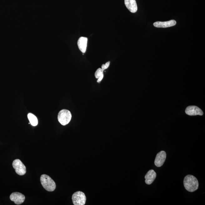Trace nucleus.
I'll return each mask as SVG.
<instances>
[{
    "label": "nucleus",
    "mask_w": 205,
    "mask_h": 205,
    "mask_svg": "<svg viewBox=\"0 0 205 205\" xmlns=\"http://www.w3.org/2000/svg\"><path fill=\"white\" fill-rule=\"evenodd\" d=\"M28 117L30 124L33 126H36L38 125V121L37 117L32 113L28 114Z\"/></svg>",
    "instance_id": "obj_13"
},
{
    "label": "nucleus",
    "mask_w": 205,
    "mask_h": 205,
    "mask_svg": "<svg viewBox=\"0 0 205 205\" xmlns=\"http://www.w3.org/2000/svg\"><path fill=\"white\" fill-rule=\"evenodd\" d=\"M183 184L187 190L193 192L198 188L199 183L197 178L191 175L185 176L183 181Z\"/></svg>",
    "instance_id": "obj_1"
},
{
    "label": "nucleus",
    "mask_w": 205,
    "mask_h": 205,
    "mask_svg": "<svg viewBox=\"0 0 205 205\" xmlns=\"http://www.w3.org/2000/svg\"><path fill=\"white\" fill-rule=\"evenodd\" d=\"M103 76H104V74H103L101 75L100 76V77L99 78H98L97 81V83H100V82L101 81V80H102L103 79Z\"/></svg>",
    "instance_id": "obj_16"
},
{
    "label": "nucleus",
    "mask_w": 205,
    "mask_h": 205,
    "mask_svg": "<svg viewBox=\"0 0 205 205\" xmlns=\"http://www.w3.org/2000/svg\"><path fill=\"white\" fill-rule=\"evenodd\" d=\"M11 201H13L16 204L20 205L24 202L25 197L23 194L19 192H14L10 196Z\"/></svg>",
    "instance_id": "obj_6"
},
{
    "label": "nucleus",
    "mask_w": 205,
    "mask_h": 205,
    "mask_svg": "<svg viewBox=\"0 0 205 205\" xmlns=\"http://www.w3.org/2000/svg\"><path fill=\"white\" fill-rule=\"evenodd\" d=\"M12 165L13 168L15 169L16 172L19 175H24L26 173V167L20 160L16 159L14 160Z\"/></svg>",
    "instance_id": "obj_5"
},
{
    "label": "nucleus",
    "mask_w": 205,
    "mask_h": 205,
    "mask_svg": "<svg viewBox=\"0 0 205 205\" xmlns=\"http://www.w3.org/2000/svg\"><path fill=\"white\" fill-rule=\"evenodd\" d=\"M156 174L154 170H150L147 172L145 176V183L147 185H151L156 177Z\"/></svg>",
    "instance_id": "obj_12"
},
{
    "label": "nucleus",
    "mask_w": 205,
    "mask_h": 205,
    "mask_svg": "<svg viewBox=\"0 0 205 205\" xmlns=\"http://www.w3.org/2000/svg\"><path fill=\"white\" fill-rule=\"evenodd\" d=\"M167 157V154L164 151H160L157 154L154 163L156 167H160L162 166L165 163Z\"/></svg>",
    "instance_id": "obj_7"
},
{
    "label": "nucleus",
    "mask_w": 205,
    "mask_h": 205,
    "mask_svg": "<svg viewBox=\"0 0 205 205\" xmlns=\"http://www.w3.org/2000/svg\"><path fill=\"white\" fill-rule=\"evenodd\" d=\"M110 64V62L109 61L107 62L106 64H103L101 66V69H102L103 71H104L105 69H107L109 67Z\"/></svg>",
    "instance_id": "obj_15"
},
{
    "label": "nucleus",
    "mask_w": 205,
    "mask_h": 205,
    "mask_svg": "<svg viewBox=\"0 0 205 205\" xmlns=\"http://www.w3.org/2000/svg\"><path fill=\"white\" fill-rule=\"evenodd\" d=\"M72 115L69 110L64 109L59 112L58 115L59 122L62 126H65L69 124L72 119Z\"/></svg>",
    "instance_id": "obj_3"
},
{
    "label": "nucleus",
    "mask_w": 205,
    "mask_h": 205,
    "mask_svg": "<svg viewBox=\"0 0 205 205\" xmlns=\"http://www.w3.org/2000/svg\"><path fill=\"white\" fill-rule=\"evenodd\" d=\"M103 72H104V71H103L101 68L98 69L95 72V78L98 79L101 75L103 74Z\"/></svg>",
    "instance_id": "obj_14"
},
{
    "label": "nucleus",
    "mask_w": 205,
    "mask_h": 205,
    "mask_svg": "<svg viewBox=\"0 0 205 205\" xmlns=\"http://www.w3.org/2000/svg\"><path fill=\"white\" fill-rule=\"evenodd\" d=\"M40 182L42 186L47 191H54L56 188L54 181L47 175L43 174L41 176Z\"/></svg>",
    "instance_id": "obj_2"
},
{
    "label": "nucleus",
    "mask_w": 205,
    "mask_h": 205,
    "mask_svg": "<svg viewBox=\"0 0 205 205\" xmlns=\"http://www.w3.org/2000/svg\"><path fill=\"white\" fill-rule=\"evenodd\" d=\"M87 41V37H80L78 41V46L80 51L83 53H85L86 51Z\"/></svg>",
    "instance_id": "obj_11"
},
{
    "label": "nucleus",
    "mask_w": 205,
    "mask_h": 205,
    "mask_svg": "<svg viewBox=\"0 0 205 205\" xmlns=\"http://www.w3.org/2000/svg\"><path fill=\"white\" fill-rule=\"evenodd\" d=\"M72 199L73 204L74 205H84L86 202V197L83 192L78 191L73 194Z\"/></svg>",
    "instance_id": "obj_4"
},
{
    "label": "nucleus",
    "mask_w": 205,
    "mask_h": 205,
    "mask_svg": "<svg viewBox=\"0 0 205 205\" xmlns=\"http://www.w3.org/2000/svg\"><path fill=\"white\" fill-rule=\"evenodd\" d=\"M125 4L128 10L131 13H136L138 7L135 0H125Z\"/></svg>",
    "instance_id": "obj_10"
},
{
    "label": "nucleus",
    "mask_w": 205,
    "mask_h": 205,
    "mask_svg": "<svg viewBox=\"0 0 205 205\" xmlns=\"http://www.w3.org/2000/svg\"><path fill=\"white\" fill-rule=\"evenodd\" d=\"M185 113L189 115H202L203 113L201 109L195 106H188L185 110Z\"/></svg>",
    "instance_id": "obj_8"
},
{
    "label": "nucleus",
    "mask_w": 205,
    "mask_h": 205,
    "mask_svg": "<svg viewBox=\"0 0 205 205\" xmlns=\"http://www.w3.org/2000/svg\"><path fill=\"white\" fill-rule=\"evenodd\" d=\"M176 24V21L172 20L165 22H155L154 23V26L158 28H167L173 26Z\"/></svg>",
    "instance_id": "obj_9"
}]
</instances>
